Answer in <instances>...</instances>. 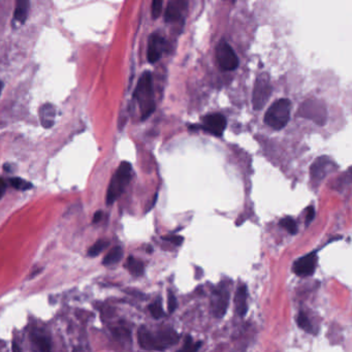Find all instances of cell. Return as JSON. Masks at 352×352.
I'll return each instance as SVG.
<instances>
[{
    "instance_id": "obj_5",
    "label": "cell",
    "mask_w": 352,
    "mask_h": 352,
    "mask_svg": "<svg viewBox=\"0 0 352 352\" xmlns=\"http://www.w3.org/2000/svg\"><path fill=\"white\" fill-rule=\"evenodd\" d=\"M299 115L313 121L317 125L323 126L326 123L327 113L325 104L318 100L311 99L302 102L299 108Z\"/></svg>"
},
{
    "instance_id": "obj_12",
    "label": "cell",
    "mask_w": 352,
    "mask_h": 352,
    "mask_svg": "<svg viewBox=\"0 0 352 352\" xmlns=\"http://www.w3.org/2000/svg\"><path fill=\"white\" fill-rule=\"evenodd\" d=\"M188 7V0H169L165 13L164 19L167 23H175L183 18Z\"/></svg>"
},
{
    "instance_id": "obj_11",
    "label": "cell",
    "mask_w": 352,
    "mask_h": 352,
    "mask_svg": "<svg viewBox=\"0 0 352 352\" xmlns=\"http://www.w3.org/2000/svg\"><path fill=\"white\" fill-rule=\"evenodd\" d=\"M229 302V291L225 286H220L213 293L212 310L216 317L222 318L227 310Z\"/></svg>"
},
{
    "instance_id": "obj_24",
    "label": "cell",
    "mask_w": 352,
    "mask_h": 352,
    "mask_svg": "<svg viewBox=\"0 0 352 352\" xmlns=\"http://www.w3.org/2000/svg\"><path fill=\"white\" fill-rule=\"evenodd\" d=\"M33 341L42 351H49L51 348L50 342H49V340L45 337H34Z\"/></svg>"
},
{
    "instance_id": "obj_31",
    "label": "cell",
    "mask_w": 352,
    "mask_h": 352,
    "mask_svg": "<svg viewBox=\"0 0 352 352\" xmlns=\"http://www.w3.org/2000/svg\"><path fill=\"white\" fill-rule=\"evenodd\" d=\"M101 218H102V212H101V211H97V212L93 215V220H92V222H93V223L100 222V221L101 220Z\"/></svg>"
},
{
    "instance_id": "obj_25",
    "label": "cell",
    "mask_w": 352,
    "mask_h": 352,
    "mask_svg": "<svg viewBox=\"0 0 352 352\" xmlns=\"http://www.w3.org/2000/svg\"><path fill=\"white\" fill-rule=\"evenodd\" d=\"M162 4H163V0H152V17L153 19H157L159 18V16L161 15L162 11Z\"/></svg>"
},
{
    "instance_id": "obj_26",
    "label": "cell",
    "mask_w": 352,
    "mask_h": 352,
    "mask_svg": "<svg viewBox=\"0 0 352 352\" xmlns=\"http://www.w3.org/2000/svg\"><path fill=\"white\" fill-rule=\"evenodd\" d=\"M178 304H177V299L174 296L173 293L171 291H168V296H167V307H168V312L169 313H174V311L176 310Z\"/></svg>"
},
{
    "instance_id": "obj_14",
    "label": "cell",
    "mask_w": 352,
    "mask_h": 352,
    "mask_svg": "<svg viewBox=\"0 0 352 352\" xmlns=\"http://www.w3.org/2000/svg\"><path fill=\"white\" fill-rule=\"evenodd\" d=\"M56 110L55 106L51 103H46L42 105L40 110L41 123L45 128H51L55 123Z\"/></svg>"
},
{
    "instance_id": "obj_1",
    "label": "cell",
    "mask_w": 352,
    "mask_h": 352,
    "mask_svg": "<svg viewBox=\"0 0 352 352\" xmlns=\"http://www.w3.org/2000/svg\"><path fill=\"white\" fill-rule=\"evenodd\" d=\"M133 97L139 103L142 120L149 118L155 111V99L153 90L152 75L150 71H145L140 78Z\"/></svg>"
},
{
    "instance_id": "obj_28",
    "label": "cell",
    "mask_w": 352,
    "mask_h": 352,
    "mask_svg": "<svg viewBox=\"0 0 352 352\" xmlns=\"http://www.w3.org/2000/svg\"><path fill=\"white\" fill-rule=\"evenodd\" d=\"M162 239L166 242L173 243V244L176 246H180L184 241L183 237H181V236H166V237H163Z\"/></svg>"
},
{
    "instance_id": "obj_10",
    "label": "cell",
    "mask_w": 352,
    "mask_h": 352,
    "mask_svg": "<svg viewBox=\"0 0 352 352\" xmlns=\"http://www.w3.org/2000/svg\"><path fill=\"white\" fill-rule=\"evenodd\" d=\"M336 164L333 160H331L327 156H321L315 160V162L310 167V175L313 181L320 182L322 181L333 169Z\"/></svg>"
},
{
    "instance_id": "obj_20",
    "label": "cell",
    "mask_w": 352,
    "mask_h": 352,
    "mask_svg": "<svg viewBox=\"0 0 352 352\" xmlns=\"http://www.w3.org/2000/svg\"><path fill=\"white\" fill-rule=\"evenodd\" d=\"M297 321H298V324H299V326L301 327L302 330H304L307 333H312V331H313L312 324H311V322H310V320H309V318H308V316H307L305 312L301 311L299 313Z\"/></svg>"
},
{
    "instance_id": "obj_18",
    "label": "cell",
    "mask_w": 352,
    "mask_h": 352,
    "mask_svg": "<svg viewBox=\"0 0 352 352\" xmlns=\"http://www.w3.org/2000/svg\"><path fill=\"white\" fill-rule=\"evenodd\" d=\"M126 266H127L128 271L130 272V274L133 276L139 277L144 274V263L141 260L136 259L135 257H132V256L128 257Z\"/></svg>"
},
{
    "instance_id": "obj_2",
    "label": "cell",
    "mask_w": 352,
    "mask_h": 352,
    "mask_svg": "<svg viewBox=\"0 0 352 352\" xmlns=\"http://www.w3.org/2000/svg\"><path fill=\"white\" fill-rule=\"evenodd\" d=\"M179 341L178 334L173 330H163L156 334L146 329L139 332V343L146 350H163L175 345Z\"/></svg>"
},
{
    "instance_id": "obj_32",
    "label": "cell",
    "mask_w": 352,
    "mask_h": 352,
    "mask_svg": "<svg viewBox=\"0 0 352 352\" xmlns=\"http://www.w3.org/2000/svg\"><path fill=\"white\" fill-rule=\"evenodd\" d=\"M2 88H3V83L0 81V94H1V91H2Z\"/></svg>"
},
{
    "instance_id": "obj_21",
    "label": "cell",
    "mask_w": 352,
    "mask_h": 352,
    "mask_svg": "<svg viewBox=\"0 0 352 352\" xmlns=\"http://www.w3.org/2000/svg\"><path fill=\"white\" fill-rule=\"evenodd\" d=\"M9 184L11 185V187L15 188V189H18V190H29L33 187L30 182L23 180L22 178L9 179Z\"/></svg>"
},
{
    "instance_id": "obj_8",
    "label": "cell",
    "mask_w": 352,
    "mask_h": 352,
    "mask_svg": "<svg viewBox=\"0 0 352 352\" xmlns=\"http://www.w3.org/2000/svg\"><path fill=\"white\" fill-rule=\"evenodd\" d=\"M202 124L201 125H194V126H190L191 128L198 129V128H201L204 131H208L209 133L216 137H221L223 135V132L226 128V119L222 114H210L204 116L202 119Z\"/></svg>"
},
{
    "instance_id": "obj_9",
    "label": "cell",
    "mask_w": 352,
    "mask_h": 352,
    "mask_svg": "<svg viewBox=\"0 0 352 352\" xmlns=\"http://www.w3.org/2000/svg\"><path fill=\"white\" fill-rule=\"evenodd\" d=\"M317 255L315 252L309 253L307 255L301 257L294 263V273L300 277L312 276L316 269Z\"/></svg>"
},
{
    "instance_id": "obj_30",
    "label": "cell",
    "mask_w": 352,
    "mask_h": 352,
    "mask_svg": "<svg viewBox=\"0 0 352 352\" xmlns=\"http://www.w3.org/2000/svg\"><path fill=\"white\" fill-rule=\"evenodd\" d=\"M6 190V182L0 178V199H1L3 197V194Z\"/></svg>"
},
{
    "instance_id": "obj_17",
    "label": "cell",
    "mask_w": 352,
    "mask_h": 352,
    "mask_svg": "<svg viewBox=\"0 0 352 352\" xmlns=\"http://www.w3.org/2000/svg\"><path fill=\"white\" fill-rule=\"evenodd\" d=\"M123 257V249L117 246L114 247L110 252H108L106 255L104 256L103 260H102V264L104 265H111L114 263L119 262Z\"/></svg>"
},
{
    "instance_id": "obj_27",
    "label": "cell",
    "mask_w": 352,
    "mask_h": 352,
    "mask_svg": "<svg viewBox=\"0 0 352 352\" xmlns=\"http://www.w3.org/2000/svg\"><path fill=\"white\" fill-rule=\"evenodd\" d=\"M201 346V342H199L197 345H193L192 339L188 336V337L186 338V342H185L184 348L182 349V350H184V351H197Z\"/></svg>"
},
{
    "instance_id": "obj_29",
    "label": "cell",
    "mask_w": 352,
    "mask_h": 352,
    "mask_svg": "<svg viewBox=\"0 0 352 352\" xmlns=\"http://www.w3.org/2000/svg\"><path fill=\"white\" fill-rule=\"evenodd\" d=\"M314 217H315V210L314 208L312 207V205H310V207L307 209V216H306V226H308L312 220L314 219Z\"/></svg>"
},
{
    "instance_id": "obj_6",
    "label": "cell",
    "mask_w": 352,
    "mask_h": 352,
    "mask_svg": "<svg viewBox=\"0 0 352 352\" xmlns=\"http://www.w3.org/2000/svg\"><path fill=\"white\" fill-rule=\"evenodd\" d=\"M272 94V86L270 82V76L263 72L260 74L254 84L253 93H252V104L254 110H261V108L268 102L270 96Z\"/></svg>"
},
{
    "instance_id": "obj_7",
    "label": "cell",
    "mask_w": 352,
    "mask_h": 352,
    "mask_svg": "<svg viewBox=\"0 0 352 352\" xmlns=\"http://www.w3.org/2000/svg\"><path fill=\"white\" fill-rule=\"evenodd\" d=\"M216 58L218 64L223 71H233L239 66V59L233 48L226 42L221 41L216 48Z\"/></svg>"
},
{
    "instance_id": "obj_13",
    "label": "cell",
    "mask_w": 352,
    "mask_h": 352,
    "mask_svg": "<svg viewBox=\"0 0 352 352\" xmlns=\"http://www.w3.org/2000/svg\"><path fill=\"white\" fill-rule=\"evenodd\" d=\"M165 42L158 34H152L149 38L148 43V60L150 63H155L158 61L161 57V54L164 50Z\"/></svg>"
},
{
    "instance_id": "obj_3",
    "label": "cell",
    "mask_w": 352,
    "mask_h": 352,
    "mask_svg": "<svg viewBox=\"0 0 352 352\" xmlns=\"http://www.w3.org/2000/svg\"><path fill=\"white\" fill-rule=\"evenodd\" d=\"M291 112V102L287 99L276 101L266 111L264 122L273 129L280 130L288 123Z\"/></svg>"
},
{
    "instance_id": "obj_19",
    "label": "cell",
    "mask_w": 352,
    "mask_h": 352,
    "mask_svg": "<svg viewBox=\"0 0 352 352\" xmlns=\"http://www.w3.org/2000/svg\"><path fill=\"white\" fill-rule=\"evenodd\" d=\"M110 245V243H108L106 240H99L96 243H94V245L88 250V255L91 257H95L97 255H100V254Z\"/></svg>"
},
{
    "instance_id": "obj_22",
    "label": "cell",
    "mask_w": 352,
    "mask_h": 352,
    "mask_svg": "<svg viewBox=\"0 0 352 352\" xmlns=\"http://www.w3.org/2000/svg\"><path fill=\"white\" fill-rule=\"evenodd\" d=\"M280 225L285 228L290 235H296L298 233V225L294 218L285 217L280 221Z\"/></svg>"
},
{
    "instance_id": "obj_4",
    "label": "cell",
    "mask_w": 352,
    "mask_h": 352,
    "mask_svg": "<svg viewBox=\"0 0 352 352\" xmlns=\"http://www.w3.org/2000/svg\"><path fill=\"white\" fill-rule=\"evenodd\" d=\"M131 164L127 161L121 162L116 174L113 176L106 192V203L112 204L123 193L131 178Z\"/></svg>"
},
{
    "instance_id": "obj_15",
    "label": "cell",
    "mask_w": 352,
    "mask_h": 352,
    "mask_svg": "<svg viewBox=\"0 0 352 352\" xmlns=\"http://www.w3.org/2000/svg\"><path fill=\"white\" fill-rule=\"evenodd\" d=\"M247 287L245 285L241 286L236 293L235 302H236V310L240 316H245L248 306H247Z\"/></svg>"
},
{
    "instance_id": "obj_16",
    "label": "cell",
    "mask_w": 352,
    "mask_h": 352,
    "mask_svg": "<svg viewBox=\"0 0 352 352\" xmlns=\"http://www.w3.org/2000/svg\"><path fill=\"white\" fill-rule=\"evenodd\" d=\"M29 9V0H17V6L15 10V19L20 22L24 23L27 18Z\"/></svg>"
},
{
    "instance_id": "obj_33",
    "label": "cell",
    "mask_w": 352,
    "mask_h": 352,
    "mask_svg": "<svg viewBox=\"0 0 352 352\" xmlns=\"http://www.w3.org/2000/svg\"><path fill=\"white\" fill-rule=\"evenodd\" d=\"M230 1H232V2H235V1H236V0H230Z\"/></svg>"
},
{
    "instance_id": "obj_23",
    "label": "cell",
    "mask_w": 352,
    "mask_h": 352,
    "mask_svg": "<svg viewBox=\"0 0 352 352\" xmlns=\"http://www.w3.org/2000/svg\"><path fill=\"white\" fill-rule=\"evenodd\" d=\"M149 310L151 312V315L155 319H159V318H161L163 316L164 313H163V309H162V306H161V301H160L159 298L157 299L153 302V304H151L149 306Z\"/></svg>"
}]
</instances>
